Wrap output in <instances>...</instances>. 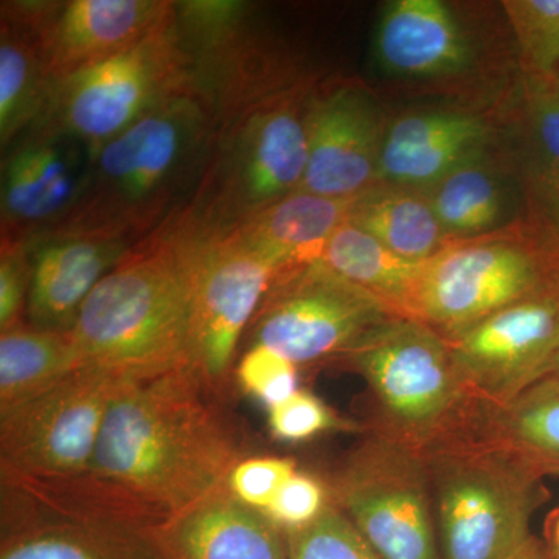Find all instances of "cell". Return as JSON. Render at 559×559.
Wrapping results in <instances>:
<instances>
[{"instance_id":"cell-1","label":"cell","mask_w":559,"mask_h":559,"mask_svg":"<svg viewBox=\"0 0 559 559\" xmlns=\"http://www.w3.org/2000/svg\"><path fill=\"white\" fill-rule=\"evenodd\" d=\"M187 367L127 381L110 403L84 495L151 532L226 487L241 454Z\"/></svg>"},{"instance_id":"cell-2","label":"cell","mask_w":559,"mask_h":559,"mask_svg":"<svg viewBox=\"0 0 559 559\" xmlns=\"http://www.w3.org/2000/svg\"><path fill=\"white\" fill-rule=\"evenodd\" d=\"M193 238L179 210L95 286L72 330L83 367L124 381L187 367Z\"/></svg>"},{"instance_id":"cell-3","label":"cell","mask_w":559,"mask_h":559,"mask_svg":"<svg viewBox=\"0 0 559 559\" xmlns=\"http://www.w3.org/2000/svg\"><path fill=\"white\" fill-rule=\"evenodd\" d=\"M216 132L212 110L193 91L162 103L95 151L79 205L50 234L145 240L189 204Z\"/></svg>"},{"instance_id":"cell-4","label":"cell","mask_w":559,"mask_h":559,"mask_svg":"<svg viewBox=\"0 0 559 559\" xmlns=\"http://www.w3.org/2000/svg\"><path fill=\"white\" fill-rule=\"evenodd\" d=\"M441 559H510L533 538L538 471L473 433L425 452Z\"/></svg>"},{"instance_id":"cell-5","label":"cell","mask_w":559,"mask_h":559,"mask_svg":"<svg viewBox=\"0 0 559 559\" xmlns=\"http://www.w3.org/2000/svg\"><path fill=\"white\" fill-rule=\"evenodd\" d=\"M312 90L296 87L221 124L200 186L180 209L191 223L226 234L300 189Z\"/></svg>"},{"instance_id":"cell-6","label":"cell","mask_w":559,"mask_h":559,"mask_svg":"<svg viewBox=\"0 0 559 559\" xmlns=\"http://www.w3.org/2000/svg\"><path fill=\"white\" fill-rule=\"evenodd\" d=\"M342 358L370 385L381 430L412 450L425 454L473 428L480 406L460 380L450 342L428 323L393 316Z\"/></svg>"},{"instance_id":"cell-7","label":"cell","mask_w":559,"mask_h":559,"mask_svg":"<svg viewBox=\"0 0 559 559\" xmlns=\"http://www.w3.org/2000/svg\"><path fill=\"white\" fill-rule=\"evenodd\" d=\"M557 283L558 261L520 221L499 234L451 242L423 263L412 318L451 340Z\"/></svg>"},{"instance_id":"cell-8","label":"cell","mask_w":559,"mask_h":559,"mask_svg":"<svg viewBox=\"0 0 559 559\" xmlns=\"http://www.w3.org/2000/svg\"><path fill=\"white\" fill-rule=\"evenodd\" d=\"M189 91V62L173 11L170 20L131 50L51 81L46 108L33 128L68 132L97 151L162 103Z\"/></svg>"},{"instance_id":"cell-9","label":"cell","mask_w":559,"mask_h":559,"mask_svg":"<svg viewBox=\"0 0 559 559\" xmlns=\"http://www.w3.org/2000/svg\"><path fill=\"white\" fill-rule=\"evenodd\" d=\"M330 495L381 559H441L425 455L384 430L345 459Z\"/></svg>"},{"instance_id":"cell-10","label":"cell","mask_w":559,"mask_h":559,"mask_svg":"<svg viewBox=\"0 0 559 559\" xmlns=\"http://www.w3.org/2000/svg\"><path fill=\"white\" fill-rule=\"evenodd\" d=\"M124 382L81 367L39 395L0 412L2 481L86 476L110 403Z\"/></svg>"},{"instance_id":"cell-11","label":"cell","mask_w":559,"mask_h":559,"mask_svg":"<svg viewBox=\"0 0 559 559\" xmlns=\"http://www.w3.org/2000/svg\"><path fill=\"white\" fill-rule=\"evenodd\" d=\"M393 316L369 290L323 261L280 271L248 329L249 345H264L297 366L344 356Z\"/></svg>"},{"instance_id":"cell-12","label":"cell","mask_w":559,"mask_h":559,"mask_svg":"<svg viewBox=\"0 0 559 559\" xmlns=\"http://www.w3.org/2000/svg\"><path fill=\"white\" fill-rule=\"evenodd\" d=\"M190 224L194 238L190 259L187 369L204 388H218L229 373L242 334L282 270L246 245L235 231L212 234L191 221Z\"/></svg>"},{"instance_id":"cell-13","label":"cell","mask_w":559,"mask_h":559,"mask_svg":"<svg viewBox=\"0 0 559 559\" xmlns=\"http://www.w3.org/2000/svg\"><path fill=\"white\" fill-rule=\"evenodd\" d=\"M448 342L460 380L479 406L511 403L554 371L559 353V283Z\"/></svg>"},{"instance_id":"cell-14","label":"cell","mask_w":559,"mask_h":559,"mask_svg":"<svg viewBox=\"0 0 559 559\" xmlns=\"http://www.w3.org/2000/svg\"><path fill=\"white\" fill-rule=\"evenodd\" d=\"M95 150L75 135L33 128L2 153V237L50 234L79 205Z\"/></svg>"},{"instance_id":"cell-15","label":"cell","mask_w":559,"mask_h":559,"mask_svg":"<svg viewBox=\"0 0 559 559\" xmlns=\"http://www.w3.org/2000/svg\"><path fill=\"white\" fill-rule=\"evenodd\" d=\"M388 120L353 83L314 87L308 103V167L300 191L353 200L378 183Z\"/></svg>"},{"instance_id":"cell-16","label":"cell","mask_w":559,"mask_h":559,"mask_svg":"<svg viewBox=\"0 0 559 559\" xmlns=\"http://www.w3.org/2000/svg\"><path fill=\"white\" fill-rule=\"evenodd\" d=\"M167 0L43 2L40 40L51 81L94 68L142 43L170 20Z\"/></svg>"},{"instance_id":"cell-17","label":"cell","mask_w":559,"mask_h":559,"mask_svg":"<svg viewBox=\"0 0 559 559\" xmlns=\"http://www.w3.org/2000/svg\"><path fill=\"white\" fill-rule=\"evenodd\" d=\"M522 226L559 263V75L524 73L509 128Z\"/></svg>"},{"instance_id":"cell-18","label":"cell","mask_w":559,"mask_h":559,"mask_svg":"<svg viewBox=\"0 0 559 559\" xmlns=\"http://www.w3.org/2000/svg\"><path fill=\"white\" fill-rule=\"evenodd\" d=\"M134 242L92 235L47 234L28 240L32 285L28 325L68 333L92 290L130 252Z\"/></svg>"},{"instance_id":"cell-19","label":"cell","mask_w":559,"mask_h":559,"mask_svg":"<svg viewBox=\"0 0 559 559\" xmlns=\"http://www.w3.org/2000/svg\"><path fill=\"white\" fill-rule=\"evenodd\" d=\"M496 130L468 110L406 114L389 123L378 182L428 190L463 162L495 145Z\"/></svg>"},{"instance_id":"cell-20","label":"cell","mask_w":559,"mask_h":559,"mask_svg":"<svg viewBox=\"0 0 559 559\" xmlns=\"http://www.w3.org/2000/svg\"><path fill=\"white\" fill-rule=\"evenodd\" d=\"M167 559H289L286 535L226 487L150 532Z\"/></svg>"},{"instance_id":"cell-21","label":"cell","mask_w":559,"mask_h":559,"mask_svg":"<svg viewBox=\"0 0 559 559\" xmlns=\"http://www.w3.org/2000/svg\"><path fill=\"white\" fill-rule=\"evenodd\" d=\"M374 53L382 70L400 79H448L473 61L468 36L441 0L389 2L378 24Z\"/></svg>"},{"instance_id":"cell-22","label":"cell","mask_w":559,"mask_h":559,"mask_svg":"<svg viewBox=\"0 0 559 559\" xmlns=\"http://www.w3.org/2000/svg\"><path fill=\"white\" fill-rule=\"evenodd\" d=\"M423 191L452 241L499 234L522 218L520 183L506 151L488 148Z\"/></svg>"},{"instance_id":"cell-23","label":"cell","mask_w":559,"mask_h":559,"mask_svg":"<svg viewBox=\"0 0 559 559\" xmlns=\"http://www.w3.org/2000/svg\"><path fill=\"white\" fill-rule=\"evenodd\" d=\"M3 510L0 559H167L148 532L70 520L36 510Z\"/></svg>"},{"instance_id":"cell-24","label":"cell","mask_w":559,"mask_h":559,"mask_svg":"<svg viewBox=\"0 0 559 559\" xmlns=\"http://www.w3.org/2000/svg\"><path fill=\"white\" fill-rule=\"evenodd\" d=\"M43 2H2L0 9V148L38 123L51 86L43 40Z\"/></svg>"},{"instance_id":"cell-25","label":"cell","mask_w":559,"mask_h":559,"mask_svg":"<svg viewBox=\"0 0 559 559\" xmlns=\"http://www.w3.org/2000/svg\"><path fill=\"white\" fill-rule=\"evenodd\" d=\"M352 201L297 190L230 231L278 270L300 266L320 260Z\"/></svg>"},{"instance_id":"cell-26","label":"cell","mask_w":559,"mask_h":559,"mask_svg":"<svg viewBox=\"0 0 559 559\" xmlns=\"http://www.w3.org/2000/svg\"><path fill=\"white\" fill-rule=\"evenodd\" d=\"M347 223L412 263H426L454 242L441 227L428 194L396 183L378 182L353 198Z\"/></svg>"},{"instance_id":"cell-27","label":"cell","mask_w":559,"mask_h":559,"mask_svg":"<svg viewBox=\"0 0 559 559\" xmlns=\"http://www.w3.org/2000/svg\"><path fill=\"white\" fill-rule=\"evenodd\" d=\"M471 433L524 460L540 476L559 474L558 378H544L503 406H480Z\"/></svg>"},{"instance_id":"cell-28","label":"cell","mask_w":559,"mask_h":559,"mask_svg":"<svg viewBox=\"0 0 559 559\" xmlns=\"http://www.w3.org/2000/svg\"><path fill=\"white\" fill-rule=\"evenodd\" d=\"M81 367L72 331L39 330L27 322L0 331V412L39 395Z\"/></svg>"},{"instance_id":"cell-29","label":"cell","mask_w":559,"mask_h":559,"mask_svg":"<svg viewBox=\"0 0 559 559\" xmlns=\"http://www.w3.org/2000/svg\"><path fill=\"white\" fill-rule=\"evenodd\" d=\"M320 261L341 277L385 301L399 314L412 318L423 263L401 259L347 221L331 235Z\"/></svg>"},{"instance_id":"cell-30","label":"cell","mask_w":559,"mask_h":559,"mask_svg":"<svg viewBox=\"0 0 559 559\" xmlns=\"http://www.w3.org/2000/svg\"><path fill=\"white\" fill-rule=\"evenodd\" d=\"M502 7L520 47L524 73L559 75V0H506Z\"/></svg>"},{"instance_id":"cell-31","label":"cell","mask_w":559,"mask_h":559,"mask_svg":"<svg viewBox=\"0 0 559 559\" xmlns=\"http://www.w3.org/2000/svg\"><path fill=\"white\" fill-rule=\"evenodd\" d=\"M285 535L289 559H381L333 502L318 520Z\"/></svg>"},{"instance_id":"cell-32","label":"cell","mask_w":559,"mask_h":559,"mask_svg":"<svg viewBox=\"0 0 559 559\" xmlns=\"http://www.w3.org/2000/svg\"><path fill=\"white\" fill-rule=\"evenodd\" d=\"M297 364L264 345H249L237 369L242 389L267 407L297 392Z\"/></svg>"},{"instance_id":"cell-33","label":"cell","mask_w":559,"mask_h":559,"mask_svg":"<svg viewBox=\"0 0 559 559\" xmlns=\"http://www.w3.org/2000/svg\"><path fill=\"white\" fill-rule=\"evenodd\" d=\"M267 423L275 439L293 443L310 440L326 430L348 428L325 403L305 390H297L288 400L270 407Z\"/></svg>"},{"instance_id":"cell-34","label":"cell","mask_w":559,"mask_h":559,"mask_svg":"<svg viewBox=\"0 0 559 559\" xmlns=\"http://www.w3.org/2000/svg\"><path fill=\"white\" fill-rule=\"evenodd\" d=\"M297 473L296 463L288 459H241L231 469L226 488L235 499L250 509L264 513L280 489Z\"/></svg>"},{"instance_id":"cell-35","label":"cell","mask_w":559,"mask_h":559,"mask_svg":"<svg viewBox=\"0 0 559 559\" xmlns=\"http://www.w3.org/2000/svg\"><path fill=\"white\" fill-rule=\"evenodd\" d=\"M0 241V331H5L27 322L32 257L28 240L2 237Z\"/></svg>"},{"instance_id":"cell-36","label":"cell","mask_w":559,"mask_h":559,"mask_svg":"<svg viewBox=\"0 0 559 559\" xmlns=\"http://www.w3.org/2000/svg\"><path fill=\"white\" fill-rule=\"evenodd\" d=\"M329 503V492L318 479L296 473L263 514L283 533H288L318 520Z\"/></svg>"},{"instance_id":"cell-37","label":"cell","mask_w":559,"mask_h":559,"mask_svg":"<svg viewBox=\"0 0 559 559\" xmlns=\"http://www.w3.org/2000/svg\"><path fill=\"white\" fill-rule=\"evenodd\" d=\"M510 559H557V555L550 549V546H546V544L540 543L538 538L533 536V538Z\"/></svg>"},{"instance_id":"cell-38","label":"cell","mask_w":559,"mask_h":559,"mask_svg":"<svg viewBox=\"0 0 559 559\" xmlns=\"http://www.w3.org/2000/svg\"><path fill=\"white\" fill-rule=\"evenodd\" d=\"M550 539V549L559 555V511L554 520V524H551Z\"/></svg>"},{"instance_id":"cell-39","label":"cell","mask_w":559,"mask_h":559,"mask_svg":"<svg viewBox=\"0 0 559 559\" xmlns=\"http://www.w3.org/2000/svg\"><path fill=\"white\" fill-rule=\"evenodd\" d=\"M551 377L558 378L559 380V353L557 356V360H555L554 371H551Z\"/></svg>"},{"instance_id":"cell-40","label":"cell","mask_w":559,"mask_h":559,"mask_svg":"<svg viewBox=\"0 0 559 559\" xmlns=\"http://www.w3.org/2000/svg\"><path fill=\"white\" fill-rule=\"evenodd\" d=\"M555 555H557V554H555ZM557 559H559V555H557Z\"/></svg>"}]
</instances>
